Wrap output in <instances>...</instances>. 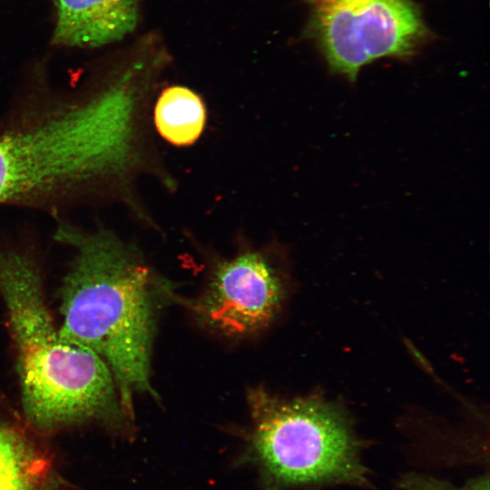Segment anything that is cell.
I'll use <instances>...</instances> for the list:
<instances>
[{
    "label": "cell",
    "instance_id": "6da1fadb",
    "mask_svg": "<svg viewBox=\"0 0 490 490\" xmlns=\"http://www.w3.org/2000/svg\"><path fill=\"white\" fill-rule=\"evenodd\" d=\"M138 72L26 116L0 135V204L55 210L103 196L133 156Z\"/></svg>",
    "mask_w": 490,
    "mask_h": 490
},
{
    "label": "cell",
    "instance_id": "7a4b0ae2",
    "mask_svg": "<svg viewBox=\"0 0 490 490\" xmlns=\"http://www.w3.org/2000/svg\"><path fill=\"white\" fill-rule=\"evenodd\" d=\"M54 237L74 250L60 288V332L105 363L132 421L134 395H155L150 380L154 336L150 270L106 230L61 224Z\"/></svg>",
    "mask_w": 490,
    "mask_h": 490
},
{
    "label": "cell",
    "instance_id": "3957f363",
    "mask_svg": "<svg viewBox=\"0 0 490 490\" xmlns=\"http://www.w3.org/2000/svg\"><path fill=\"white\" fill-rule=\"evenodd\" d=\"M44 290L33 254L0 246V297L15 347L26 425L52 432L88 424L119 427L131 422L107 366L93 352L62 336Z\"/></svg>",
    "mask_w": 490,
    "mask_h": 490
},
{
    "label": "cell",
    "instance_id": "277c9868",
    "mask_svg": "<svg viewBox=\"0 0 490 490\" xmlns=\"http://www.w3.org/2000/svg\"><path fill=\"white\" fill-rule=\"evenodd\" d=\"M250 446L270 488L368 485L360 444L336 405L316 396L279 398L251 389Z\"/></svg>",
    "mask_w": 490,
    "mask_h": 490
},
{
    "label": "cell",
    "instance_id": "5b68a950",
    "mask_svg": "<svg viewBox=\"0 0 490 490\" xmlns=\"http://www.w3.org/2000/svg\"><path fill=\"white\" fill-rule=\"evenodd\" d=\"M314 24L331 68L355 81L372 61L404 55L423 33L412 0H310Z\"/></svg>",
    "mask_w": 490,
    "mask_h": 490
},
{
    "label": "cell",
    "instance_id": "8992f818",
    "mask_svg": "<svg viewBox=\"0 0 490 490\" xmlns=\"http://www.w3.org/2000/svg\"><path fill=\"white\" fill-rule=\"evenodd\" d=\"M283 296L277 267L264 254L246 250L217 265L193 307L208 327L227 336H244L273 319Z\"/></svg>",
    "mask_w": 490,
    "mask_h": 490
},
{
    "label": "cell",
    "instance_id": "52a82bcc",
    "mask_svg": "<svg viewBox=\"0 0 490 490\" xmlns=\"http://www.w3.org/2000/svg\"><path fill=\"white\" fill-rule=\"evenodd\" d=\"M141 0H54L53 41L70 47H99L121 40L136 26Z\"/></svg>",
    "mask_w": 490,
    "mask_h": 490
},
{
    "label": "cell",
    "instance_id": "ba28073f",
    "mask_svg": "<svg viewBox=\"0 0 490 490\" xmlns=\"http://www.w3.org/2000/svg\"><path fill=\"white\" fill-rule=\"evenodd\" d=\"M154 122L166 141L178 146L190 145L203 131L205 106L201 97L189 88L168 87L157 100Z\"/></svg>",
    "mask_w": 490,
    "mask_h": 490
},
{
    "label": "cell",
    "instance_id": "9c48e42d",
    "mask_svg": "<svg viewBox=\"0 0 490 490\" xmlns=\"http://www.w3.org/2000/svg\"><path fill=\"white\" fill-rule=\"evenodd\" d=\"M43 458L31 435L0 418V490H34Z\"/></svg>",
    "mask_w": 490,
    "mask_h": 490
},
{
    "label": "cell",
    "instance_id": "30bf717a",
    "mask_svg": "<svg viewBox=\"0 0 490 490\" xmlns=\"http://www.w3.org/2000/svg\"><path fill=\"white\" fill-rule=\"evenodd\" d=\"M401 490H490L488 474L469 479L464 485L456 486L431 475L408 473L397 481Z\"/></svg>",
    "mask_w": 490,
    "mask_h": 490
}]
</instances>
